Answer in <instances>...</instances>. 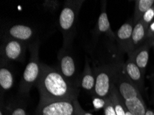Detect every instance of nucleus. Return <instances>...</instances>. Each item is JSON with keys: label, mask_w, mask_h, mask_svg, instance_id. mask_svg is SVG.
I'll return each instance as SVG.
<instances>
[{"label": "nucleus", "mask_w": 154, "mask_h": 115, "mask_svg": "<svg viewBox=\"0 0 154 115\" xmlns=\"http://www.w3.org/2000/svg\"><path fill=\"white\" fill-rule=\"evenodd\" d=\"M40 99H77L80 88L72 86L57 68L42 63V72L37 83Z\"/></svg>", "instance_id": "nucleus-1"}, {"label": "nucleus", "mask_w": 154, "mask_h": 115, "mask_svg": "<svg viewBox=\"0 0 154 115\" xmlns=\"http://www.w3.org/2000/svg\"><path fill=\"white\" fill-rule=\"evenodd\" d=\"M124 63H116L113 82L120 94L124 104L133 115H144L147 107L137 87L128 78Z\"/></svg>", "instance_id": "nucleus-2"}, {"label": "nucleus", "mask_w": 154, "mask_h": 115, "mask_svg": "<svg viewBox=\"0 0 154 115\" xmlns=\"http://www.w3.org/2000/svg\"><path fill=\"white\" fill-rule=\"evenodd\" d=\"M85 1H65L60 11L58 25L63 36V48L69 49L76 33L78 18Z\"/></svg>", "instance_id": "nucleus-3"}, {"label": "nucleus", "mask_w": 154, "mask_h": 115, "mask_svg": "<svg viewBox=\"0 0 154 115\" xmlns=\"http://www.w3.org/2000/svg\"><path fill=\"white\" fill-rule=\"evenodd\" d=\"M40 42L37 39L29 46L30 51L29 62L25 68L21 79L19 92L22 95H27L31 89L37 85L42 72V63L39 58Z\"/></svg>", "instance_id": "nucleus-4"}, {"label": "nucleus", "mask_w": 154, "mask_h": 115, "mask_svg": "<svg viewBox=\"0 0 154 115\" xmlns=\"http://www.w3.org/2000/svg\"><path fill=\"white\" fill-rule=\"evenodd\" d=\"M100 65L93 69L95 76V86L93 97L106 98L110 95L115 65Z\"/></svg>", "instance_id": "nucleus-5"}, {"label": "nucleus", "mask_w": 154, "mask_h": 115, "mask_svg": "<svg viewBox=\"0 0 154 115\" xmlns=\"http://www.w3.org/2000/svg\"><path fill=\"white\" fill-rule=\"evenodd\" d=\"M76 99H40L35 115H76Z\"/></svg>", "instance_id": "nucleus-6"}, {"label": "nucleus", "mask_w": 154, "mask_h": 115, "mask_svg": "<svg viewBox=\"0 0 154 115\" xmlns=\"http://www.w3.org/2000/svg\"><path fill=\"white\" fill-rule=\"evenodd\" d=\"M57 69L72 86L80 88L81 74L78 73L76 62L69 49L62 48L59 51Z\"/></svg>", "instance_id": "nucleus-7"}, {"label": "nucleus", "mask_w": 154, "mask_h": 115, "mask_svg": "<svg viewBox=\"0 0 154 115\" xmlns=\"http://www.w3.org/2000/svg\"><path fill=\"white\" fill-rule=\"evenodd\" d=\"M29 46L24 42L3 37L1 44V62H24L26 51Z\"/></svg>", "instance_id": "nucleus-8"}, {"label": "nucleus", "mask_w": 154, "mask_h": 115, "mask_svg": "<svg viewBox=\"0 0 154 115\" xmlns=\"http://www.w3.org/2000/svg\"><path fill=\"white\" fill-rule=\"evenodd\" d=\"M36 36L37 31L32 26L23 23H15L6 26L4 30L3 37L15 39L30 46L37 40L35 39Z\"/></svg>", "instance_id": "nucleus-9"}, {"label": "nucleus", "mask_w": 154, "mask_h": 115, "mask_svg": "<svg viewBox=\"0 0 154 115\" xmlns=\"http://www.w3.org/2000/svg\"><path fill=\"white\" fill-rule=\"evenodd\" d=\"M134 27V20L132 19L124 23L116 33V39L119 50L122 53H127L128 55L131 52V36Z\"/></svg>", "instance_id": "nucleus-10"}, {"label": "nucleus", "mask_w": 154, "mask_h": 115, "mask_svg": "<svg viewBox=\"0 0 154 115\" xmlns=\"http://www.w3.org/2000/svg\"><path fill=\"white\" fill-rule=\"evenodd\" d=\"M123 65L128 78L137 87L140 92H143L144 89V75L142 74L134 59L129 57Z\"/></svg>", "instance_id": "nucleus-11"}, {"label": "nucleus", "mask_w": 154, "mask_h": 115, "mask_svg": "<svg viewBox=\"0 0 154 115\" xmlns=\"http://www.w3.org/2000/svg\"><path fill=\"white\" fill-rule=\"evenodd\" d=\"M153 46L151 39H146L144 43L128 57H131L144 75L145 74L146 65L149 62V50Z\"/></svg>", "instance_id": "nucleus-12"}, {"label": "nucleus", "mask_w": 154, "mask_h": 115, "mask_svg": "<svg viewBox=\"0 0 154 115\" xmlns=\"http://www.w3.org/2000/svg\"><path fill=\"white\" fill-rule=\"evenodd\" d=\"M106 2L102 3L101 13L97 20V24L94 29V33L96 35H104L110 38L112 41H116V33L111 29L108 15L106 11Z\"/></svg>", "instance_id": "nucleus-13"}, {"label": "nucleus", "mask_w": 154, "mask_h": 115, "mask_svg": "<svg viewBox=\"0 0 154 115\" xmlns=\"http://www.w3.org/2000/svg\"><path fill=\"white\" fill-rule=\"evenodd\" d=\"M95 86V76L93 69L90 66L89 62L86 59L85 68L80 78V88L93 96Z\"/></svg>", "instance_id": "nucleus-14"}, {"label": "nucleus", "mask_w": 154, "mask_h": 115, "mask_svg": "<svg viewBox=\"0 0 154 115\" xmlns=\"http://www.w3.org/2000/svg\"><path fill=\"white\" fill-rule=\"evenodd\" d=\"M148 28L144 25L140 20L134 25L131 36V52L128 56L134 52L137 48L141 46L144 43L148 36Z\"/></svg>", "instance_id": "nucleus-15"}, {"label": "nucleus", "mask_w": 154, "mask_h": 115, "mask_svg": "<svg viewBox=\"0 0 154 115\" xmlns=\"http://www.w3.org/2000/svg\"><path fill=\"white\" fill-rule=\"evenodd\" d=\"M15 83V76L8 63L1 62L0 68V88L2 94L11 90Z\"/></svg>", "instance_id": "nucleus-16"}, {"label": "nucleus", "mask_w": 154, "mask_h": 115, "mask_svg": "<svg viewBox=\"0 0 154 115\" xmlns=\"http://www.w3.org/2000/svg\"><path fill=\"white\" fill-rule=\"evenodd\" d=\"M109 98H110L112 104L113 105L116 114L126 115V109H127V107H126L125 105L124 104L120 94L116 86L114 85L113 82L111 86Z\"/></svg>", "instance_id": "nucleus-17"}, {"label": "nucleus", "mask_w": 154, "mask_h": 115, "mask_svg": "<svg viewBox=\"0 0 154 115\" xmlns=\"http://www.w3.org/2000/svg\"><path fill=\"white\" fill-rule=\"evenodd\" d=\"M154 5V0H137L135 2L134 24L140 22L143 15Z\"/></svg>", "instance_id": "nucleus-18"}, {"label": "nucleus", "mask_w": 154, "mask_h": 115, "mask_svg": "<svg viewBox=\"0 0 154 115\" xmlns=\"http://www.w3.org/2000/svg\"><path fill=\"white\" fill-rule=\"evenodd\" d=\"M7 115H27V112L24 105L20 104H13L5 107Z\"/></svg>", "instance_id": "nucleus-19"}, {"label": "nucleus", "mask_w": 154, "mask_h": 115, "mask_svg": "<svg viewBox=\"0 0 154 115\" xmlns=\"http://www.w3.org/2000/svg\"><path fill=\"white\" fill-rule=\"evenodd\" d=\"M60 2L56 0H46L42 4L43 8L46 11L55 13L60 8Z\"/></svg>", "instance_id": "nucleus-20"}, {"label": "nucleus", "mask_w": 154, "mask_h": 115, "mask_svg": "<svg viewBox=\"0 0 154 115\" xmlns=\"http://www.w3.org/2000/svg\"><path fill=\"white\" fill-rule=\"evenodd\" d=\"M154 20V5L151 7L150 9H149L148 11L144 14L142 17L141 21L142 23H144V25L146 27L150 26L151 23H153V21Z\"/></svg>", "instance_id": "nucleus-21"}, {"label": "nucleus", "mask_w": 154, "mask_h": 115, "mask_svg": "<svg viewBox=\"0 0 154 115\" xmlns=\"http://www.w3.org/2000/svg\"><path fill=\"white\" fill-rule=\"evenodd\" d=\"M105 101H106V104H105V106L104 107V115H117L110 98H109V97L105 98Z\"/></svg>", "instance_id": "nucleus-22"}, {"label": "nucleus", "mask_w": 154, "mask_h": 115, "mask_svg": "<svg viewBox=\"0 0 154 115\" xmlns=\"http://www.w3.org/2000/svg\"><path fill=\"white\" fill-rule=\"evenodd\" d=\"M105 104H106V101L104 98L94 97L93 100V104L95 109H100L104 107Z\"/></svg>", "instance_id": "nucleus-23"}, {"label": "nucleus", "mask_w": 154, "mask_h": 115, "mask_svg": "<svg viewBox=\"0 0 154 115\" xmlns=\"http://www.w3.org/2000/svg\"><path fill=\"white\" fill-rule=\"evenodd\" d=\"M75 112L76 115H93V114L90 113V112L85 111V110L82 108L81 105H80L78 102V98L75 101Z\"/></svg>", "instance_id": "nucleus-24"}, {"label": "nucleus", "mask_w": 154, "mask_h": 115, "mask_svg": "<svg viewBox=\"0 0 154 115\" xmlns=\"http://www.w3.org/2000/svg\"><path fill=\"white\" fill-rule=\"evenodd\" d=\"M147 39H151V40L154 39V22H153L150 26L149 27Z\"/></svg>", "instance_id": "nucleus-25"}, {"label": "nucleus", "mask_w": 154, "mask_h": 115, "mask_svg": "<svg viewBox=\"0 0 154 115\" xmlns=\"http://www.w3.org/2000/svg\"><path fill=\"white\" fill-rule=\"evenodd\" d=\"M0 115H7L5 107H3L2 104H1V110H0Z\"/></svg>", "instance_id": "nucleus-26"}, {"label": "nucleus", "mask_w": 154, "mask_h": 115, "mask_svg": "<svg viewBox=\"0 0 154 115\" xmlns=\"http://www.w3.org/2000/svg\"><path fill=\"white\" fill-rule=\"evenodd\" d=\"M144 115H154V112L153 111V110L147 109V110H146V113Z\"/></svg>", "instance_id": "nucleus-27"}, {"label": "nucleus", "mask_w": 154, "mask_h": 115, "mask_svg": "<svg viewBox=\"0 0 154 115\" xmlns=\"http://www.w3.org/2000/svg\"><path fill=\"white\" fill-rule=\"evenodd\" d=\"M126 115H133L131 113V112L129 111V110H128V109L127 108L126 109Z\"/></svg>", "instance_id": "nucleus-28"}, {"label": "nucleus", "mask_w": 154, "mask_h": 115, "mask_svg": "<svg viewBox=\"0 0 154 115\" xmlns=\"http://www.w3.org/2000/svg\"><path fill=\"white\" fill-rule=\"evenodd\" d=\"M152 42H153V46L154 47V39L153 40H152Z\"/></svg>", "instance_id": "nucleus-29"}, {"label": "nucleus", "mask_w": 154, "mask_h": 115, "mask_svg": "<svg viewBox=\"0 0 154 115\" xmlns=\"http://www.w3.org/2000/svg\"><path fill=\"white\" fill-rule=\"evenodd\" d=\"M153 96H154V93H153Z\"/></svg>", "instance_id": "nucleus-30"}]
</instances>
